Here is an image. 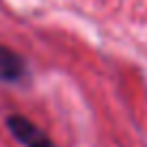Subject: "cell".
Wrapping results in <instances>:
<instances>
[{"label":"cell","instance_id":"6da1fadb","mask_svg":"<svg viewBox=\"0 0 147 147\" xmlns=\"http://www.w3.org/2000/svg\"><path fill=\"white\" fill-rule=\"evenodd\" d=\"M7 128L15 136V141L22 143L24 147H56L39 125H35L30 119H26L22 115H9L7 117Z\"/></svg>","mask_w":147,"mask_h":147},{"label":"cell","instance_id":"7a4b0ae2","mask_svg":"<svg viewBox=\"0 0 147 147\" xmlns=\"http://www.w3.org/2000/svg\"><path fill=\"white\" fill-rule=\"evenodd\" d=\"M26 61L15 50L0 46V80L2 82H20L26 78Z\"/></svg>","mask_w":147,"mask_h":147}]
</instances>
